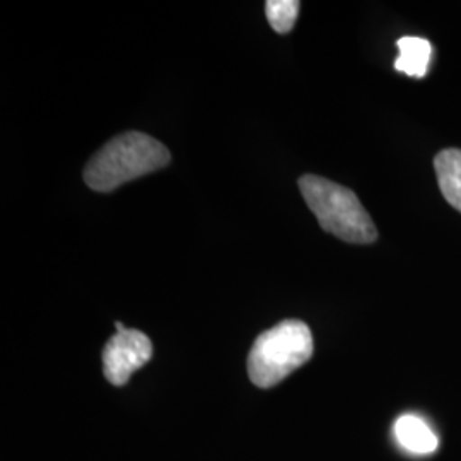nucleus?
Listing matches in <instances>:
<instances>
[{
	"mask_svg": "<svg viewBox=\"0 0 461 461\" xmlns=\"http://www.w3.org/2000/svg\"><path fill=\"white\" fill-rule=\"evenodd\" d=\"M169 150L150 135L127 132L99 149L84 169V182L91 190L112 192L169 165Z\"/></svg>",
	"mask_w": 461,
	"mask_h": 461,
	"instance_id": "f257e3e1",
	"label": "nucleus"
},
{
	"mask_svg": "<svg viewBox=\"0 0 461 461\" xmlns=\"http://www.w3.org/2000/svg\"><path fill=\"white\" fill-rule=\"evenodd\" d=\"M299 190L321 230L354 245L376 241L378 230L352 190L316 175H304Z\"/></svg>",
	"mask_w": 461,
	"mask_h": 461,
	"instance_id": "f03ea898",
	"label": "nucleus"
},
{
	"mask_svg": "<svg viewBox=\"0 0 461 461\" xmlns=\"http://www.w3.org/2000/svg\"><path fill=\"white\" fill-rule=\"evenodd\" d=\"M313 335L301 320H284L258 335L248 356V376L258 388H272L313 356Z\"/></svg>",
	"mask_w": 461,
	"mask_h": 461,
	"instance_id": "7ed1b4c3",
	"label": "nucleus"
},
{
	"mask_svg": "<svg viewBox=\"0 0 461 461\" xmlns=\"http://www.w3.org/2000/svg\"><path fill=\"white\" fill-rule=\"evenodd\" d=\"M152 357V342L139 330L116 331L103 348V371L106 379L123 386L133 373L144 367Z\"/></svg>",
	"mask_w": 461,
	"mask_h": 461,
	"instance_id": "20e7f679",
	"label": "nucleus"
},
{
	"mask_svg": "<svg viewBox=\"0 0 461 461\" xmlns=\"http://www.w3.org/2000/svg\"><path fill=\"white\" fill-rule=\"evenodd\" d=\"M396 47H398L396 70L403 72L409 77H417V79L426 77L430 57H432L430 41L420 36H403L396 41Z\"/></svg>",
	"mask_w": 461,
	"mask_h": 461,
	"instance_id": "39448f33",
	"label": "nucleus"
},
{
	"mask_svg": "<svg viewBox=\"0 0 461 461\" xmlns=\"http://www.w3.org/2000/svg\"><path fill=\"white\" fill-rule=\"evenodd\" d=\"M398 443L415 455H429L438 449V438L428 424L412 413L398 417L395 422Z\"/></svg>",
	"mask_w": 461,
	"mask_h": 461,
	"instance_id": "423d86ee",
	"label": "nucleus"
},
{
	"mask_svg": "<svg viewBox=\"0 0 461 461\" xmlns=\"http://www.w3.org/2000/svg\"><path fill=\"white\" fill-rule=\"evenodd\" d=\"M434 169L441 194L461 212V149H446L434 158Z\"/></svg>",
	"mask_w": 461,
	"mask_h": 461,
	"instance_id": "0eeeda50",
	"label": "nucleus"
},
{
	"mask_svg": "<svg viewBox=\"0 0 461 461\" xmlns=\"http://www.w3.org/2000/svg\"><path fill=\"white\" fill-rule=\"evenodd\" d=\"M299 5L297 0H268L265 4V14L272 30L280 34L289 33L296 24Z\"/></svg>",
	"mask_w": 461,
	"mask_h": 461,
	"instance_id": "6e6552de",
	"label": "nucleus"
}]
</instances>
